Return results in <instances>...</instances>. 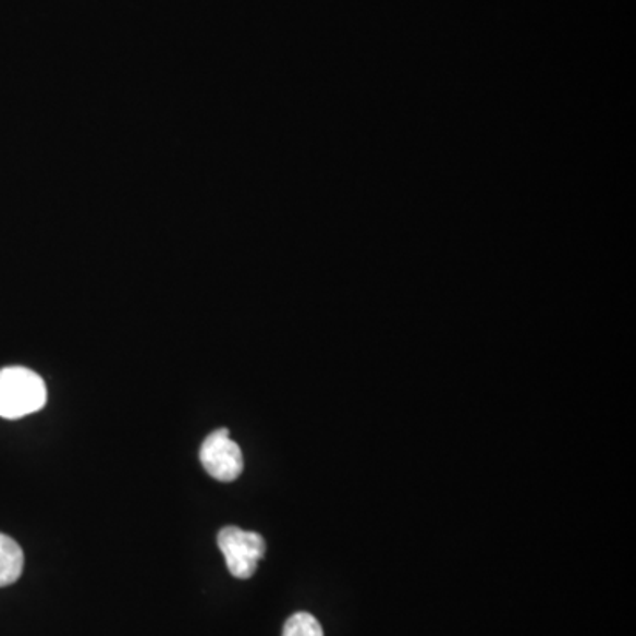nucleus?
<instances>
[{"mask_svg":"<svg viewBox=\"0 0 636 636\" xmlns=\"http://www.w3.org/2000/svg\"><path fill=\"white\" fill-rule=\"evenodd\" d=\"M24 571V552L10 536L0 534V587L14 584Z\"/></svg>","mask_w":636,"mask_h":636,"instance_id":"nucleus-4","label":"nucleus"},{"mask_svg":"<svg viewBox=\"0 0 636 636\" xmlns=\"http://www.w3.org/2000/svg\"><path fill=\"white\" fill-rule=\"evenodd\" d=\"M218 545L225 556L227 567L238 580H248L255 575L258 562L266 555V541L257 533L225 527L218 534Z\"/></svg>","mask_w":636,"mask_h":636,"instance_id":"nucleus-2","label":"nucleus"},{"mask_svg":"<svg viewBox=\"0 0 636 636\" xmlns=\"http://www.w3.org/2000/svg\"><path fill=\"white\" fill-rule=\"evenodd\" d=\"M200 462L209 476L218 481H235L244 468L243 451L230 439L227 428L215 431L204 440Z\"/></svg>","mask_w":636,"mask_h":636,"instance_id":"nucleus-3","label":"nucleus"},{"mask_svg":"<svg viewBox=\"0 0 636 636\" xmlns=\"http://www.w3.org/2000/svg\"><path fill=\"white\" fill-rule=\"evenodd\" d=\"M283 636H323V632L311 613L297 612L286 621Z\"/></svg>","mask_w":636,"mask_h":636,"instance_id":"nucleus-5","label":"nucleus"},{"mask_svg":"<svg viewBox=\"0 0 636 636\" xmlns=\"http://www.w3.org/2000/svg\"><path fill=\"white\" fill-rule=\"evenodd\" d=\"M47 405V386L38 374L11 366L0 370V417L20 419Z\"/></svg>","mask_w":636,"mask_h":636,"instance_id":"nucleus-1","label":"nucleus"}]
</instances>
